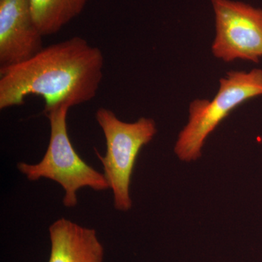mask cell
<instances>
[{
	"mask_svg": "<svg viewBox=\"0 0 262 262\" xmlns=\"http://www.w3.org/2000/svg\"><path fill=\"white\" fill-rule=\"evenodd\" d=\"M103 68V52L84 38L43 48L23 63L0 69V110L21 106L32 95L44 99V113L89 102L97 95Z\"/></svg>",
	"mask_w": 262,
	"mask_h": 262,
	"instance_id": "cell-1",
	"label": "cell"
},
{
	"mask_svg": "<svg viewBox=\"0 0 262 262\" xmlns=\"http://www.w3.org/2000/svg\"><path fill=\"white\" fill-rule=\"evenodd\" d=\"M70 108L68 105H61L44 113L51 126L46 154L38 163L17 164L19 171L30 182L44 178L60 184L65 192L63 206L67 208L77 206V192L82 188L89 187L96 191L110 189L103 173L86 163L71 143L67 129V115Z\"/></svg>",
	"mask_w": 262,
	"mask_h": 262,
	"instance_id": "cell-2",
	"label": "cell"
},
{
	"mask_svg": "<svg viewBox=\"0 0 262 262\" xmlns=\"http://www.w3.org/2000/svg\"><path fill=\"white\" fill-rule=\"evenodd\" d=\"M261 96V69L227 72L220 79V89L212 101L196 98L189 104V121L179 134L174 149L179 159H198L205 141L220 122L239 105Z\"/></svg>",
	"mask_w": 262,
	"mask_h": 262,
	"instance_id": "cell-3",
	"label": "cell"
},
{
	"mask_svg": "<svg viewBox=\"0 0 262 262\" xmlns=\"http://www.w3.org/2000/svg\"><path fill=\"white\" fill-rule=\"evenodd\" d=\"M96 120L106 139V151L96 155L103 168V175L113 194L114 207L127 211L132 207L130 196L131 177L136 158L143 146L149 144L157 134L155 120L141 117L137 121H122L112 110L101 107Z\"/></svg>",
	"mask_w": 262,
	"mask_h": 262,
	"instance_id": "cell-4",
	"label": "cell"
},
{
	"mask_svg": "<svg viewBox=\"0 0 262 262\" xmlns=\"http://www.w3.org/2000/svg\"><path fill=\"white\" fill-rule=\"evenodd\" d=\"M211 1L215 20L211 51L215 58L227 63H258L262 58L261 8L232 0Z\"/></svg>",
	"mask_w": 262,
	"mask_h": 262,
	"instance_id": "cell-5",
	"label": "cell"
},
{
	"mask_svg": "<svg viewBox=\"0 0 262 262\" xmlns=\"http://www.w3.org/2000/svg\"><path fill=\"white\" fill-rule=\"evenodd\" d=\"M30 0H0V69L30 59L43 49Z\"/></svg>",
	"mask_w": 262,
	"mask_h": 262,
	"instance_id": "cell-6",
	"label": "cell"
},
{
	"mask_svg": "<svg viewBox=\"0 0 262 262\" xmlns=\"http://www.w3.org/2000/svg\"><path fill=\"white\" fill-rule=\"evenodd\" d=\"M49 236L48 262H103L104 248L94 229L61 218L50 226Z\"/></svg>",
	"mask_w": 262,
	"mask_h": 262,
	"instance_id": "cell-7",
	"label": "cell"
},
{
	"mask_svg": "<svg viewBox=\"0 0 262 262\" xmlns=\"http://www.w3.org/2000/svg\"><path fill=\"white\" fill-rule=\"evenodd\" d=\"M89 0H30L34 23L43 37L59 32L82 13Z\"/></svg>",
	"mask_w": 262,
	"mask_h": 262,
	"instance_id": "cell-8",
	"label": "cell"
}]
</instances>
